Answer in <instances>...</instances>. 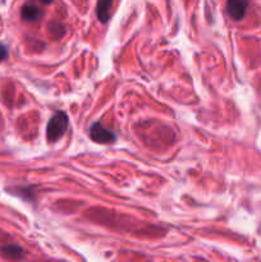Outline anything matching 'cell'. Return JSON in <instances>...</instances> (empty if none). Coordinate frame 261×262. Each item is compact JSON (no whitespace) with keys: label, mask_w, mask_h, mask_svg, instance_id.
<instances>
[{"label":"cell","mask_w":261,"mask_h":262,"mask_svg":"<svg viewBox=\"0 0 261 262\" xmlns=\"http://www.w3.org/2000/svg\"><path fill=\"white\" fill-rule=\"evenodd\" d=\"M67 129H68V117L64 112H59L49 120L46 127V137L50 142H55L63 137Z\"/></svg>","instance_id":"1"},{"label":"cell","mask_w":261,"mask_h":262,"mask_svg":"<svg viewBox=\"0 0 261 262\" xmlns=\"http://www.w3.org/2000/svg\"><path fill=\"white\" fill-rule=\"evenodd\" d=\"M90 136L92 140L97 143H112L117 140V136L114 132L105 128L100 123H94L90 128Z\"/></svg>","instance_id":"2"},{"label":"cell","mask_w":261,"mask_h":262,"mask_svg":"<svg viewBox=\"0 0 261 262\" xmlns=\"http://www.w3.org/2000/svg\"><path fill=\"white\" fill-rule=\"evenodd\" d=\"M248 0H228L227 10L229 13L230 18L234 20H241L245 18L247 13Z\"/></svg>","instance_id":"3"},{"label":"cell","mask_w":261,"mask_h":262,"mask_svg":"<svg viewBox=\"0 0 261 262\" xmlns=\"http://www.w3.org/2000/svg\"><path fill=\"white\" fill-rule=\"evenodd\" d=\"M20 15H22L23 20L33 22V20H37L42 15V10L35 3H26L22 7V10H20Z\"/></svg>","instance_id":"4"},{"label":"cell","mask_w":261,"mask_h":262,"mask_svg":"<svg viewBox=\"0 0 261 262\" xmlns=\"http://www.w3.org/2000/svg\"><path fill=\"white\" fill-rule=\"evenodd\" d=\"M113 2H114V0H97L96 14L100 22L106 23L107 20H109Z\"/></svg>","instance_id":"5"},{"label":"cell","mask_w":261,"mask_h":262,"mask_svg":"<svg viewBox=\"0 0 261 262\" xmlns=\"http://www.w3.org/2000/svg\"><path fill=\"white\" fill-rule=\"evenodd\" d=\"M0 251H2L3 256H5L7 258H10V260H17V258H20L23 256L22 248L15 245L4 246Z\"/></svg>","instance_id":"6"},{"label":"cell","mask_w":261,"mask_h":262,"mask_svg":"<svg viewBox=\"0 0 261 262\" xmlns=\"http://www.w3.org/2000/svg\"><path fill=\"white\" fill-rule=\"evenodd\" d=\"M8 56V49L7 46L3 45V43H0V61L4 60L5 58Z\"/></svg>","instance_id":"7"},{"label":"cell","mask_w":261,"mask_h":262,"mask_svg":"<svg viewBox=\"0 0 261 262\" xmlns=\"http://www.w3.org/2000/svg\"><path fill=\"white\" fill-rule=\"evenodd\" d=\"M42 4H50V3H53V0H40Z\"/></svg>","instance_id":"8"}]
</instances>
